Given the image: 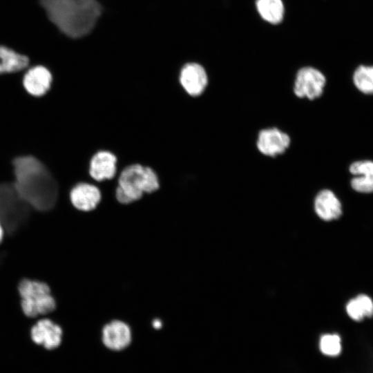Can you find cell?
I'll return each mask as SVG.
<instances>
[{
  "mask_svg": "<svg viewBox=\"0 0 373 373\" xmlns=\"http://www.w3.org/2000/svg\"><path fill=\"white\" fill-rule=\"evenodd\" d=\"M352 175L351 188L360 193H373V160H358L352 162L348 167Z\"/></svg>",
  "mask_w": 373,
  "mask_h": 373,
  "instance_id": "11",
  "label": "cell"
},
{
  "mask_svg": "<svg viewBox=\"0 0 373 373\" xmlns=\"http://www.w3.org/2000/svg\"><path fill=\"white\" fill-rule=\"evenodd\" d=\"M27 203L19 196L15 185H0V219L8 232L19 229L28 216Z\"/></svg>",
  "mask_w": 373,
  "mask_h": 373,
  "instance_id": "5",
  "label": "cell"
},
{
  "mask_svg": "<svg viewBox=\"0 0 373 373\" xmlns=\"http://www.w3.org/2000/svg\"><path fill=\"white\" fill-rule=\"evenodd\" d=\"M70 197L74 207L77 209L88 211L94 209L98 204L101 193L96 186L80 183L71 190Z\"/></svg>",
  "mask_w": 373,
  "mask_h": 373,
  "instance_id": "14",
  "label": "cell"
},
{
  "mask_svg": "<svg viewBox=\"0 0 373 373\" xmlns=\"http://www.w3.org/2000/svg\"><path fill=\"white\" fill-rule=\"evenodd\" d=\"M320 353L327 358L340 357L344 351L343 340L337 333H325L321 335L318 341Z\"/></svg>",
  "mask_w": 373,
  "mask_h": 373,
  "instance_id": "18",
  "label": "cell"
},
{
  "mask_svg": "<svg viewBox=\"0 0 373 373\" xmlns=\"http://www.w3.org/2000/svg\"><path fill=\"white\" fill-rule=\"evenodd\" d=\"M31 338L47 350H54L60 346L63 332L59 325L50 319L39 321L31 329Z\"/></svg>",
  "mask_w": 373,
  "mask_h": 373,
  "instance_id": "10",
  "label": "cell"
},
{
  "mask_svg": "<svg viewBox=\"0 0 373 373\" xmlns=\"http://www.w3.org/2000/svg\"><path fill=\"white\" fill-rule=\"evenodd\" d=\"M12 164L19 196L37 210H50L57 200V186L44 164L32 156L17 157Z\"/></svg>",
  "mask_w": 373,
  "mask_h": 373,
  "instance_id": "1",
  "label": "cell"
},
{
  "mask_svg": "<svg viewBox=\"0 0 373 373\" xmlns=\"http://www.w3.org/2000/svg\"><path fill=\"white\" fill-rule=\"evenodd\" d=\"M50 20L63 33L73 38L91 32L102 12L97 0H39Z\"/></svg>",
  "mask_w": 373,
  "mask_h": 373,
  "instance_id": "2",
  "label": "cell"
},
{
  "mask_svg": "<svg viewBox=\"0 0 373 373\" xmlns=\"http://www.w3.org/2000/svg\"><path fill=\"white\" fill-rule=\"evenodd\" d=\"M326 84V77L321 70L305 66L296 73L292 90L298 99L314 101L323 95Z\"/></svg>",
  "mask_w": 373,
  "mask_h": 373,
  "instance_id": "6",
  "label": "cell"
},
{
  "mask_svg": "<svg viewBox=\"0 0 373 373\" xmlns=\"http://www.w3.org/2000/svg\"><path fill=\"white\" fill-rule=\"evenodd\" d=\"M314 209L318 216L329 221L338 218L342 214V204L337 195L329 189L318 192L314 199Z\"/></svg>",
  "mask_w": 373,
  "mask_h": 373,
  "instance_id": "12",
  "label": "cell"
},
{
  "mask_svg": "<svg viewBox=\"0 0 373 373\" xmlns=\"http://www.w3.org/2000/svg\"><path fill=\"white\" fill-rule=\"evenodd\" d=\"M345 310L352 320L361 322L373 316V300L366 294H359L348 301Z\"/></svg>",
  "mask_w": 373,
  "mask_h": 373,
  "instance_id": "16",
  "label": "cell"
},
{
  "mask_svg": "<svg viewBox=\"0 0 373 373\" xmlns=\"http://www.w3.org/2000/svg\"><path fill=\"white\" fill-rule=\"evenodd\" d=\"M256 8L260 16L271 23L283 20L284 6L281 0H257Z\"/></svg>",
  "mask_w": 373,
  "mask_h": 373,
  "instance_id": "19",
  "label": "cell"
},
{
  "mask_svg": "<svg viewBox=\"0 0 373 373\" xmlns=\"http://www.w3.org/2000/svg\"><path fill=\"white\" fill-rule=\"evenodd\" d=\"M116 190V198L122 204L139 200L144 192L151 193L159 188V181L151 168L133 164L122 172Z\"/></svg>",
  "mask_w": 373,
  "mask_h": 373,
  "instance_id": "3",
  "label": "cell"
},
{
  "mask_svg": "<svg viewBox=\"0 0 373 373\" xmlns=\"http://www.w3.org/2000/svg\"><path fill=\"white\" fill-rule=\"evenodd\" d=\"M19 291L22 309L29 317L50 313L55 308V299L44 283L24 279L19 283Z\"/></svg>",
  "mask_w": 373,
  "mask_h": 373,
  "instance_id": "4",
  "label": "cell"
},
{
  "mask_svg": "<svg viewBox=\"0 0 373 373\" xmlns=\"http://www.w3.org/2000/svg\"><path fill=\"white\" fill-rule=\"evenodd\" d=\"M3 227L1 226V222L0 221V242L1 241L3 238Z\"/></svg>",
  "mask_w": 373,
  "mask_h": 373,
  "instance_id": "21",
  "label": "cell"
},
{
  "mask_svg": "<svg viewBox=\"0 0 373 373\" xmlns=\"http://www.w3.org/2000/svg\"><path fill=\"white\" fill-rule=\"evenodd\" d=\"M133 340L130 326L119 320H113L105 324L101 330V341L109 350L120 352L126 349Z\"/></svg>",
  "mask_w": 373,
  "mask_h": 373,
  "instance_id": "8",
  "label": "cell"
},
{
  "mask_svg": "<svg viewBox=\"0 0 373 373\" xmlns=\"http://www.w3.org/2000/svg\"><path fill=\"white\" fill-rule=\"evenodd\" d=\"M116 157L108 151L96 153L90 161V174L97 181L111 179L116 171Z\"/></svg>",
  "mask_w": 373,
  "mask_h": 373,
  "instance_id": "15",
  "label": "cell"
},
{
  "mask_svg": "<svg viewBox=\"0 0 373 373\" xmlns=\"http://www.w3.org/2000/svg\"><path fill=\"white\" fill-rule=\"evenodd\" d=\"M52 75L44 66H37L29 69L23 76V85L32 96L41 97L50 89Z\"/></svg>",
  "mask_w": 373,
  "mask_h": 373,
  "instance_id": "13",
  "label": "cell"
},
{
  "mask_svg": "<svg viewBox=\"0 0 373 373\" xmlns=\"http://www.w3.org/2000/svg\"><path fill=\"white\" fill-rule=\"evenodd\" d=\"M180 82L189 95L197 97L204 92L208 84V76L201 65L189 63L180 72Z\"/></svg>",
  "mask_w": 373,
  "mask_h": 373,
  "instance_id": "9",
  "label": "cell"
},
{
  "mask_svg": "<svg viewBox=\"0 0 373 373\" xmlns=\"http://www.w3.org/2000/svg\"><path fill=\"white\" fill-rule=\"evenodd\" d=\"M28 63L29 59L26 55L0 46V74L23 70Z\"/></svg>",
  "mask_w": 373,
  "mask_h": 373,
  "instance_id": "17",
  "label": "cell"
},
{
  "mask_svg": "<svg viewBox=\"0 0 373 373\" xmlns=\"http://www.w3.org/2000/svg\"><path fill=\"white\" fill-rule=\"evenodd\" d=\"M291 144L290 135L276 126L260 129L256 140L258 151L262 155L271 158L285 153Z\"/></svg>",
  "mask_w": 373,
  "mask_h": 373,
  "instance_id": "7",
  "label": "cell"
},
{
  "mask_svg": "<svg viewBox=\"0 0 373 373\" xmlns=\"http://www.w3.org/2000/svg\"><path fill=\"white\" fill-rule=\"evenodd\" d=\"M354 86L360 93L373 95V66L361 65L358 66L352 75Z\"/></svg>",
  "mask_w": 373,
  "mask_h": 373,
  "instance_id": "20",
  "label": "cell"
}]
</instances>
